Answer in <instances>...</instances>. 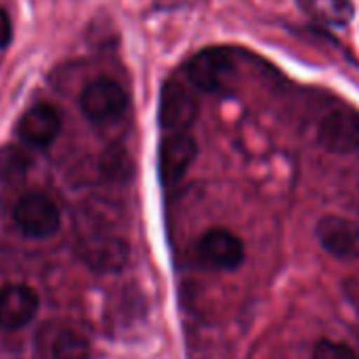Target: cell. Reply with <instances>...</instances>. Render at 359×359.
Listing matches in <instances>:
<instances>
[{"mask_svg":"<svg viewBox=\"0 0 359 359\" xmlns=\"http://www.w3.org/2000/svg\"><path fill=\"white\" fill-rule=\"evenodd\" d=\"M13 217H15L17 227L27 238H38V240L50 238L61 225V215H59L57 204L46 194H40V191L25 194L17 202Z\"/></svg>","mask_w":359,"mask_h":359,"instance_id":"cell-3","label":"cell"},{"mask_svg":"<svg viewBox=\"0 0 359 359\" xmlns=\"http://www.w3.org/2000/svg\"><path fill=\"white\" fill-rule=\"evenodd\" d=\"M80 257L97 273H116L128 261V246L120 238H97L82 246Z\"/></svg>","mask_w":359,"mask_h":359,"instance_id":"cell-11","label":"cell"},{"mask_svg":"<svg viewBox=\"0 0 359 359\" xmlns=\"http://www.w3.org/2000/svg\"><path fill=\"white\" fill-rule=\"evenodd\" d=\"M27 168H29V156L23 149L15 145L0 147V185L21 179L27 172Z\"/></svg>","mask_w":359,"mask_h":359,"instance_id":"cell-14","label":"cell"},{"mask_svg":"<svg viewBox=\"0 0 359 359\" xmlns=\"http://www.w3.org/2000/svg\"><path fill=\"white\" fill-rule=\"evenodd\" d=\"M200 259L212 269H236L244 261V244L229 229H210L198 242Z\"/></svg>","mask_w":359,"mask_h":359,"instance_id":"cell-7","label":"cell"},{"mask_svg":"<svg viewBox=\"0 0 359 359\" xmlns=\"http://www.w3.org/2000/svg\"><path fill=\"white\" fill-rule=\"evenodd\" d=\"M320 143L334 154H359V111L337 107L320 122Z\"/></svg>","mask_w":359,"mask_h":359,"instance_id":"cell-5","label":"cell"},{"mask_svg":"<svg viewBox=\"0 0 359 359\" xmlns=\"http://www.w3.org/2000/svg\"><path fill=\"white\" fill-rule=\"evenodd\" d=\"M53 358L55 359H88L90 358V343L84 334L76 330H63L53 343Z\"/></svg>","mask_w":359,"mask_h":359,"instance_id":"cell-13","label":"cell"},{"mask_svg":"<svg viewBox=\"0 0 359 359\" xmlns=\"http://www.w3.org/2000/svg\"><path fill=\"white\" fill-rule=\"evenodd\" d=\"M200 111V103L191 86L179 78H170L164 82L162 93H160V109L158 118L162 128L170 133L187 130Z\"/></svg>","mask_w":359,"mask_h":359,"instance_id":"cell-2","label":"cell"},{"mask_svg":"<svg viewBox=\"0 0 359 359\" xmlns=\"http://www.w3.org/2000/svg\"><path fill=\"white\" fill-rule=\"evenodd\" d=\"M128 105L124 88L111 78L93 80L80 95V107L93 122H109L118 118Z\"/></svg>","mask_w":359,"mask_h":359,"instance_id":"cell-4","label":"cell"},{"mask_svg":"<svg viewBox=\"0 0 359 359\" xmlns=\"http://www.w3.org/2000/svg\"><path fill=\"white\" fill-rule=\"evenodd\" d=\"M189 82L204 93H223L231 86L236 76V59L231 50L210 46L194 55L185 67Z\"/></svg>","mask_w":359,"mask_h":359,"instance_id":"cell-1","label":"cell"},{"mask_svg":"<svg viewBox=\"0 0 359 359\" xmlns=\"http://www.w3.org/2000/svg\"><path fill=\"white\" fill-rule=\"evenodd\" d=\"M13 38V25H11V17L4 8H0V48H4Z\"/></svg>","mask_w":359,"mask_h":359,"instance_id":"cell-16","label":"cell"},{"mask_svg":"<svg viewBox=\"0 0 359 359\" xmlns=\"http://www.w3.org/2000/svg\"><path fill=\"white\" fill-rule=\"evenodd\" d=\"M318 240L332 257L351 261L359 259V223L343 217H324L318 223Z\"/></svg>","mask_w":359,"mask_h":359,"instance_id":"cell-9","label":"cell"},{"mask_svg":"<svg viewBox=\"0 0 359 359\" xmlns=\"http://www.w3.org/2000/svg\"><path fill=\"white\" fill-rule=\"evenodd\" d=\"M299 6L307 15L332 25H347L355 15L351 0H299Z\"/></svg>","mask_w":359,"mask_h":359,"instance_id":"cell-12","label":"cell"},{"mask_svg":"<svg viewBox=\"0 0 359 359\" xmlns=\"http://www.w3.org/2000/svg\"><path fill=\"white\" fill-rule=\"evenodd\" d=\"M196 154H198L196 139L187 130L170 133L162 141L160 156H158V168H160L162 183L164 185L177 183L187 172L191 162L196 160Z\"/></svg>","mask_w":359,"mask_h":359,"instance_id":"cell-6","label":"cell"},{"mask_svg":"<svg viewBox=\"0 0 359 359\" xmlns=\"http://www.w3.org/2000/svg\"><path fill=\"white\" fill-rule=\"evenodd\" d=\"M313 359H358L355 351L339 341H320L313 349Z\"/></svg>","mask_w":359,"mask_h":359,"instance_id":"cell-15","label":"cell"},{"mask_svg":"<svg viewBox=\"0 0 359 359\" xmlns=\"http://www.w3.org/2000/svg\"><path fill=\"white\" fill-rule=\"evenodd\" d=\"M40 307L38 292L25 284H6L0 288V326L19 330L29 324Z\"/></svg>","mask_w":359,"mask_h":359,"instance_id":"cell-8","label":"cell"},{"mask_svg":"<svg viewBox=\"0 0 359 359\" xmlns=\"http://www.w3.org/2000/svg\"><path fill=\"white\" fill-rule=\"evenodd\" d=\"M59 130H61V114L57 111V107L48 103H40L27 109L17 126L19 137L36 147H44L53 143Z\"/></svg>","mask_w":359,"mask_h":359,"instance_id":"cell-10","label":"cell"}]
</instances>
